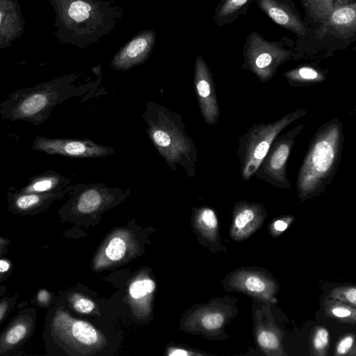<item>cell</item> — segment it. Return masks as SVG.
I'll list each match as a JSON object with an SVG mask.
<instances>
[{
  "instance_id": "obj_28",
  "label": "cell",
  "mask_w": 356,
  "mask_h": 356,
  "mask_svg": "<svg viewBox=\"0 0 356 356\" xmlns=\"http://www.w3.org/2000/svg\"><path fill=\"white\" fill-rule=\"evenodd\" d=\"M129 238L124 234L113 235L104 248V261L106 264L117 262L124 259L129 249Z\"/></svg>"
},
{
  "instance_id": "obj_10",
  "label": "cell",
  "mask_w": 356,
  "mask_h": 356,
  "mask_svg": "<svg viewBox=\"0 0 356 356\" xmlns=\"http://www.w3.org/2000/svg\"><path fill=\"white\" fill-rule=\"evenodd\" d=\"M304 127V124H298L274 140L254 174L256 177L275 188H291L286 164L296 138Z\"/></svg>"
},
{
  "instance_id": "obj_13",
  "label": "cell",
  "mask_w": 356,
  "mask_h": 356,
  "mask_svg": "<svg viewBox=\"0 0 356 356\" xmlns=\"http://www.w3.org/2000/svg\"><path fill=\"white\" fill-rule=\"evenodd\" d=\"M194 87L198 105L204 122L215 125L220 117V108L213 74L201 55L196 56L194 64Z\"/></svg>"
},
{
  "instance_id": "obj_39",
  "label": "cell",
  "mask_w": 356,
  "mask_h": 356,
  "mask_svg": "<svg viewBox=\"0 0 356 356\" xmlns=\"http://www.w3.org/2000/svg\"><path fill=\"white\" fill-rule=\"evenodd\" d=\"M11 242L8 238L0 236V257L3 256L9 251Z\"/></svg>"
},
{
  "instance_id": "obj_34",
  "label": "cell",
  "mask_w": 356,
  "mask_h": 356,
  "mask_svg": "<svg viewBox=\"0 0 356 356\" xmlns=\"http://www.w3.org/2000/svg\"><path fill=\"white\" fill-rule=\"evenodd\" d=\"M355 350V337L353 334H349L343 337L338 342L335 355L355 356L356 355Z\"/></svg>"
},
{
  "instance_id": "obj_27",
  "label": "cell",
  "mask_w": 356,
  "mask_h": 356,
  "mask_svg": "<svg viewBox=\"0 0 356 356\" xmlns=\"http://www.w3.org/2000/svg\"><path fill=\"white\" fill-rule=\"evenodd\" d=\"M323 303L325 314L328 317L343 323H355V307L340 300L326 297L323 299Z\"/></svg>"
},
{
  "instance_id": "obj_26",
  "label": "cell",
  "mask_w": 356,
  "mask_h": 356,
  "mask_svg": "<svg viewBox=\"0 0 356 356\" xmlns=\"http://www.w3.org/2000/svg\"><path fill=\"white\" fill-rule=\"evenodd\" d=\"M254 0H221L217 6L213 19L218 26L234 22L245 15Z\"/></svg>"
},
{
  "instance_id": "obj_2",
  "label": "cell",
  "mask_w": 356,
  "mask_h": 356,
  "mask_svg": "<svg viewBox=\"0 0 356 356\" xmlns=\"http://www.w3.org/2000/svg\"><path fill=\"white\" fill-rule=\"evenodd\" d=\"M344 139L343 125L337 118L326 121L316 131L298 172L300 202L325 191L339 165Z\"/></svg>"
},
{
  "instance_id": "obj_18",
  "label": "cell",
  "mask_w": 356,
  "mask_h": 356,
  "mask_svg": "<svg viewBox=\"0 0 356 356\" xmlns=\"http://www.w3.org/2000/svg\"><path fill=\"white\" fill-rule=\"evenodd\" d=\"M259 8L277 24L305 38L308 25L298 13L291 0H254Z\"/></svg>"
},
{
  "instance_id": "obj_17",
  "label": "cell",
  "mask_w": 356,
  "mask_h": 356,
  "mask_svg": "<svg viewBox=\"0 0 356 356\" xmlns=\"http://www.w3.org/2000/svg\"><path fill=\"white\" fill-rule=\"evenodd\" d=\"M268 212L264 205L241 200L235 204L229 231L231 238L237 242L248 239L264 224Z\"/></svg>"
},
{
  "instance_id": "obj_33",
  "label": "cell",
  "mask_w": 356,
  "mask_h": 356,
  "mask_svg": "<svg viewBox=\"0 0 356 356\" xmlns=\"http://www.w3.org/2000/svg\"><path fill=\"white\" fill-rule=\"evenodd\" d=\"M293 220L294 216L291 215L280 216L271 221L268 231L272 236L276 237L285 231Z\"/></svg>"
},
{
  "instance_id": "obj_16",
  "label": "cell",
  "mask_w": 356,
  "mask_h": 356,
  "mask_svg": "<svg viewBox=\"0 0 356 356\" xmlns=\"http://www.w3.org/2000/svg\"><path fill=\"white\" fill-rule=\"evenodd\" d=\"M156 40L152 29L139 31L114 55L111 67L116 71H127L145 63L150 56Z\"/></svg>"
},
{
  "instance_id": "obj_32",
  "label": "cell",
  "mask_w": 356,
  "mask_h": 356,
  "mask_svg": "<svg viewBox=\"0 0 356 356\" xmlns=\"http://www.w3.org/2000/svg\"><path fill=\"white\" fill-rule=\"evenodd\" d=\"M304 3L303 4L305 6H307V8L309 9L312 6H316L317 5V10H319L318 13V15L319 17L320 10H322V5L323 8V13H324V19H325L330 14V10H328L326 3L328 4V6L332 10H334L335 8L333 6H335L336 8L350 3L352 2H354L353 0H302ZM323 14V13H322Z\"/></svg>"
},
{
  "instance_id": "obj_24",
  "label": "cell",
  "mask_w": 356,
  "mask_h": 356,
  "mask_svg": "<svg viewBox=\"0 0 356 356\" xmlns=\"http://www.w3.org/2000/svg\"><path fill=\"white\" fill-rule=\"evenodd\" d=\"M154 281L149 277L141 275L134 279L129 284L128 293L130 302L138 309H144L147 312L149 308V300H151L155 290Z\"/></svg>"
},
{
  "instance_id": "obj_12",
  "label": "cell",
  "mask_w": 356,
  "mask_h": 356,
  "mask_svg": "<svg viewBox=\"0 0 356 356\" xmlns=\"http://www.w3.org/2000/svg\"><path fill=\"white\" fill-rule=\"evenodd\" d=\"M33 150L51 155L76 158L104 157L115 152L114 149L100 145L90 140L48 138L38 136L33 140Z\"/></svg>"
},
{
  "instance_id": "obj_21",
  "label": "cell",
  "mask_w": 356,
  "mask_h": 356,
  "mask_svg": "<svg viewBox=\"0 0 356 356\" xmlns=\"http://www.w3.org/2000/svg\"><path fill=\"white\" fill-rule=\"evenodd\" d=\"M195 229L212 252H227L222 245L219 234L218 220L214 210L209 207H202L194 213Z\"/></svg>"
},
{
  "instance_id": "obj_36",
  "label": "cell",
  "mask_w": 356,
  "mask_h": 356,
  "mask_svg": "<svg viewBox=\"0 0 356 356\" xmlns=\"http://www.w3.org/2000/svg\"><path fill=\"white\" fill-rule=\"evenodd\" d=\"M17 300V294L4 296L0 298V323H1L14 309Z\"/></svg>"
},
{
  "instance_id": "obj_14",
  "label": "cell",
  "mask_w": 356,
  "mask_h": 356,
  "mask_svg": "<svg viewBox=\"0 0 356 356\" xmlns=\"http://www.w3.org/2000/svg\"><path fill=\"white\" fill-rule=\"evenodd\" d=\"M261 303V308L255 307L253 305V333L255 343L266 355L286 356L282 343L284 333L274 321L270 306Z\"/></svg>"
},
{
  "instance_id": "obj_1",
  "label": "cell",
  "mask_w": 356,
  "mask_h": 356,
  "mask_svg": "<svg viewBox=\"0 0 356 356\" xmlns=\"http://www.w3.org/2000/svg\"><path fill=\"white\" fill-rule=\"evenodd\" d=\"M54 13V34L63 44L85 49L109 34L123 9L106 0H49Z\"/></svg>"
},
{
  "instance_id": "obj_35",
  "label": "cell",
  "mask_w": 356,
  "mask_h": 356,
  "mask_svg": "<svg viewBox=\"0 0 356 356\" xmlns=\"http://www.w3.org/2000/svg\"><path fill=\"white\" fill-rule=\"evenodd\" d=\"M31 302L38 307L49 309L56 302V300L50 291L46 289H40Z\"/></svg>"
},
{
  "instance_id": "obj_11",
  "label": "cell",
  "mask_w": 356,
  "mask_h": 356,
  "mask_svg": "<svg viewBox=\"0 0 356 356\" xmlns=\"http://www.w3.org/2000/svg\"><path fill=\"white\" fill-rule=\"evenodd\" d=\"M72 196L60 209L61 218L90 214L108 207L122 193L100 184H79L72 186Z\"/></svg>"
},
{
  "instance_id": "obj_7",
  "label": "cell",
  "mask_w": 356,
  "mask_h": 356,
  "mask_svg": "<svg viewBox=\"0 0 356 356\" xmlns=\"http://www.w3.org/2000/svg\"><path fill=\"white\" fill-rule=\"evenodd\" d=\"M282 41L266 40L258 33H251L243 51L242 67L254 73L261 82L273 78L278 67L297 56Z\"/></svg>"
},
{
  "instance_id": "obj_15",
  "label": "cell",
  "mask_w": 356,
  "mask_h": 356,
  "mask_svg": "<svg viewBox=\"0 0 356 356\" xmlns=\"http://www.w3.org/2000/svg\"><path fill=\"white\" fill-rule=\"evenodd\" d=\"M37 312L33 306L22 308L0 332V356L22 348L33 334Z\"/></svg>"
},
{
  "instance_id": "obj_19",
  "label": "cell",
  "mask_w": 356,
  "mask_h": 356,
  "mask_svg": "<svg viewBox=\"0 0 356 356\" xmlns=\"http://www.w3.org/2000/svg\"><path fill=\"white\" fill-rule=\"evenodd\" d=\"M65 194L20 193L14 186H10L6 193L8 210L16 215L35 216L46 211Z\"/></svg>"
},
{
  "instance_id": "obj_38",
  "label": "cell",
  "mask_w": 356,
  "mask_h": 356,
  "mask_svg": "<svg viewBox=\"0 0 356 356\" xmlns=\"http://www.w3.org/2000/svg\"><path fill=\"white\" fill-rule=\"evenodd\" d=\"M168 355L170 356H188V355H202L201 353H196L191 352L188 350L178 348H171L168 350Z\"/></svg>"
},
{
  "instance_id": "obj_25",
  "label": "cell",
  "mask_w": 356,
  "mask_h": 356,
  "mask_svg": "<svg viewBox=\"0 0 356 356\" xmlns=\"http://www.w3.org/2000/svg\"><path fill=\"white\" fill-rule=\"evenodd\" d=\"M327 73V70L306 65L288 70L284 76L290 85L304 87L324 81Z\"/></svg>"
},
{
  "instance_id": "obj_5",
  "label": "cell",
  "mask_w": 356,
  "mask_h": 356,
  "mask_svg": "<svg viewBox=\"0 0 356 356\" xmlns=\"http://www.w3.org/2000/svg\"><path fill=\"white\" fill-rule=\"evenodd\" d=\"M43 340L47 354H86L102 348L104 337L88 322L74 317L63 303L56 302L46 315Z\"/></svg>"
},
{
  "instance_id": "obj_37",
  "label": "cell",
  "mask_w": 356,
  "mask_h": 356,
  "mask_svg": "<svg viewBox=\"0 0 356 356\" xmlns=\"http://www.w3.org/2000/svg\"><path fill=\"white\" fill-rule=\"evenodd\" d=\"M13 270V261L8 258L0 257V283L9 277L12 274Z\"/></svg>"
},
{
  "instance_id": "obj_20",
  "label": "cell",
  "mask_w": 356,
  "mask_h": 356,
  "mask_svg": "<svg viewBox=\"0 0 356 356\" xmlns=\"http://www.w3.org/2000/svg\"><path fill=\"white\" fill-rule=\"evenodd\" d=\"M25 19L18 0H0V50L10 47L24 33Z\"/></svg>"
},
{
  "instance_id": "obj_4",
  "label": "cell",
  "mask_w": 356,
  "mask_h": 356,
  "mask_svg": "<svg viewBox=\"0 0 356 356\" xmlns=\"http://www.w3.org/2000/svg\"><path fill=\"white\" fill-rule=\"evenodd\" d=\"M143 118L149 139L168 165L173 170L179 165L188 177H195L197 149L185 130L181 115L148 102Z\"/></svg>"
},
{
  "instance_id": "obj_31",
  "label": "cell",
  "mask_w": 356,
  "mask_h": 356,
  "mask_svg": "<svg viewBox=\"0 0 356 356\" xmlns=\"http://www.w3.org/2000/svg\"><path fill=\"white\" fill-rule=\"evenodd\" d=\"M326 298H333L356 307V287L354 285H343L334 287Z\"/></svg>"
},
{
  "instance_id": "obj_23",
  "label": "cell",
  "mask_w": 356,
  "mask_h": 356,
  "mask_svg": "<svg viewBox=\"0 0 356 356\" xmlns=\"http://www.w3.org/2000/svg\"><path fill=\"white\" fill-rule=\"evenodd\" d=\"M328 28H331L340 35L355 33L356 3L352 2L344 4L333 10L325 19Z\"/></svg>"
},
{
  "instance_id": "obj_8",
  "label": "cell",
  "mask_w": 356,
  "mask_h": 356,
  "mask_svg": "<svg viewBox=\"0 0 356 356\" xmlns=\"http://www.w3.org/2000/svg\"><path fill=\"white\" fill-rule=\"evenodd\" d=\"M222 284L226 291L241 293L259 302L270 306L277 302L279 284L268 270L261 267H239L227 273Z\"/></svg>"
},
{
  "instance_id": "obj_6",
  "label": "cell",
  "mask_w": 356,
  "mask_h": 356,
  "mask_svg": "<svg viewBox=\"0 0 356 356\" xmlns=\"http://www.w3.org/2000/svg\"><path fill=\"white\" fill-rule=\"evenodd\" d=\"M306 114V110L298 108L275 121L254 124L238 138L236 154L238 156L241 175L244 181H248L254 175L279 134Z\"/></svg>"
},
{
  "instance_id": "obj_9",
  "label": "cell",
  "mask_w": 356,
  "mask_h": 356,
  "mask_svg": "<svg viewBox=\"0 0 356 356\" xmlns=\"http://www.w3.org/2000/svg\"><path fill=\"white\" fill-rule=\"evenodd\" d=\"M237 303L236 298L227 296L200 305L190 315L188 326L211 339L227 340L229 336L225 329L238 313Z\"/></svg>"
},
{
  "instance_id": "obj_30",
  "label": "cell",
  "mask_w": 356,
  "mask_h": 356,
  "mask_svg": "<svg viewBox=\"0 0 356 356\" xmlns=\"http://www.w3.org/2000/svg\"><path fill=\"white\" fill-rule=\"evenodd\" d=\"M65 300L70 307L81 314L92 313L96 307L92 300L76 291L67 293L65 295Z\"/></svg>"
},
{
  "instance_id": "obj_22",
  "label": "cell",
  "mask_w": 356,
  "mask_h": 356,
  "mask_svg": "<svg viewBox=\"0 0 356 356\" xmlns=\"http://www.w3.org/2000/svg\"><path fill=\"white\" fill-rule=\"evenodd\" d=\"M70 184L69 179L55 170H47L33 176L26 184L15 189L18 192L27 193H66L72 188Z\"/></svg>"
},
{
  "instance_id": "obj_29",
  "label": "cell",
  "mask_w": 356,
  "mask_h": 356,
  "mask_svg": "<svg viewBox=\"0 0 356 356\" xmlns=\"http://www.w3.org/2000/svg\"><path fill=\"white\" fill-rule=\"evenodd\" d=\"M330 346V333L324 326H316L311 334L310 355L325 356Z\"/></svg>"
},
{
  "instance_id": "obj_3",
  "label": "cell",
  "mask_w": 356,
  "mask_h": 356,
  "mask_svg": "<svg viewBox=\"0 0 356 356\" xmlns=\"http://www.w3.org/2000/svg\"><path fill=\"white\" fill-rule=\"evenodd\" d=\"M77 78L73 73L15 90L0 104V117L41 125L57 105L81 93L82 87L74 84Z\"/></svg>"
}]
</instances>
